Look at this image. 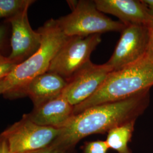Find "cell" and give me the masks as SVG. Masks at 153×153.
Returning <instances> with one entry per match:
<instances>
[{"label":"cell","instance_id":"5b68a950","mask_svg":"<svg viewBox=\"0 0 153 153\" xmlns=\"http://www.w3.org/2000/svg\"><path fill=\"white\" fill-rule=\"evenodd\" d=\"M61 128L39 126L26 114L2 133L11 153H30L48 147L59 136Z\"/></svg>","mask_w":153,"mask_h":153},{"label":"cell","instance_id":"277c9868","mask_svg":"<svg viewBox=\"0 0 153 153\" xmlns=\"http://www.w3.org/2000/svg\"><path fill=\"white\" fill-rule=\"evenodd\" d=\"M72 11L57 19L62 31L68 37L87 36L111 31L121 32L126 25L115 21L99 11L94 1H68Z\"/></svg>","mask_w":153,"mask_h":153},{"label":"cell","instance_id":"9c48e42d","mask_svg":"<svg viewBox=\"0 0 153 153\" xmlns=\"http://www.w3.org/2000/svg\"><path fill=\"white\" fill-rule=\"evenodd\" d=\"M28 8L6 19L11 26V51L8 57L17 64L26 60L36 52L42 42L40 33L33 30L30 24Z\"/></svg>","mask_w":153,"mask_h":153},{"label":"cell","instance_id":"30bf717a","mask_svg":"<svg viewBox=\"0 0 153 153\" xmlns=\"http://www.w3.org/2000/svg\"><path fill=\"white\" fill-rule=\"evenodd\" d=\"M94 2L99 11L115 16L126 26L148 25L153 22V18L142 1L95 0Z\"/></svg>","mask_w":153,"mask_h":153},{"label":"cell","instance_id":"9a60e30c","mask_svg":"<svg viewBox=\"0 0 153 153\" xmlns=\"http://www.w3.org/2000/svg\"><path fill=\"white\" fill-rule=\"evenodd\" d=\"M108 149L105 140H97L86 142L83 148V153H107Z\"/></svg>","mask_w":153,"mask_h":153},{"label":"cell","instance_id":"7c38bea8","mask_svg":"<svg viewBox=\"0 0 153 153\" xmlns=\"http://www.w3.org/2000/svg\"><path fill=\"white\" fill-rule=\"evenodd\" d=\"M67 85L62 77L52 72L47 71L35 76L29 82L24 91L32 100L33 107L61 96Z\"/></svg>","mask_w":153,"mask_h":153},{"label":"cell","instance_id":"7402d4cb","mask_svg":"<svg viewBox=\"0 0 153 153\" xmlns=\"http://www.w3.org/2000/svg\"><path fill=\"white\" fill-rule=\"evenodd\" d=\"M6 35V27L4 25L0 26V46L2 45Z\"/></svg>","mask_w":153,"mask_h":153},{"label":"cell","instance_id":"44dd1931","mask_svg":"<svg viewBox=\"0 0 153 153\" xmlns=\"http://www.w3.org/2000/svg\"><path fill=\"white\" fill-rule=\"evenodd\" d=\"M142 2L146 7L149 14L153 19V0H142Z\"/></svg>","mask_w":153,"mask_h":153},{"label":"cell","instance_id":"6da1fadb","mask_svg":"<svg viewBox=\"0 0 153 153\" xmlns=\"http://www.w3.org/2000/svg\"><path fill=\"white\" fill-rule=\"evenodd\" d=\"M150 90H145L119 101L97 105L73 115L49 146L72 152L76 144L85 137L107 133L117 126L137 120L149 105Z\"/></svg>","mask_w":153,"mask_h":153},{"label":"cell","instance_id":"ffe728a7","mask_svg":"<svg viewBox=\"0 0 153 153\" xmlns=\"http://www.w3.org/2000/svg\"><path fill=\"white\" fill-rule=\"evenodd\" d=\"M9 90V87L5 78L0 81V95L5 94Z\"/></svg>","mask_w":153,"mask_h":153},{"label":"cell","instance_id":"ac0fdd59","mask_svg":"<svg viewBox=\"0 0 153 153\" xmlns=\"http://www.w3.org/2000/svg\"><path fill=\"white\" fill-rule=\"evenodd\" d=\"M0 153H11L7 140L2 133H0Z\"/></svg>","mask_w":153,"mask_h":153},{"label":"cell","instance_id":"8fae6325","mask_svg":"<svg viewBox=\"0 0 153 153\" xmlns=\"http://www.w3.org/2000/svg\"><path fill=\"white\" fill-rule=\"evenodd\" d=\"M74 107L62 95L51 100L33 107L26 114L28 117L39 126L61 128L73 116Z\"/></svg>","mask_w":153,"mask_h":153},{"label":"cell","instance_id":"d6986e66","mask_svg":"<svg viewBox=\"0 0 153 153\" xmlns=\"http://www.w3.org/2000/svg\"><path fill=\"white\" fill-rule=\"evenodd\" d=\"M72 152H63L60 150H58L57 149L53 148L51 146H49L47 148H44L43 149L40 150L38 151H36L34 152L30 153H71Z\"/></svg>","mask_w":153,"mask_h":153},{"label":"cell","instance_id":"52a82bcc","mask_svg":"<svg viewBox=\"0 0 153 153\" xmlns=\"http://www.w3.org/2000/svg\"><path fill=\"white\" fill-rule=\"evenodd\" d=\"M148 38V25H127L121 31L114 53L105 64L115 71L141 60L146 55Z\"/></svg>","mask_w":153,"mask_h":153},{"label":"cell","instance_id":"7a4b0ae2","mask_svg":"<svg viewBox=\"0 0 153 153\" xmlns=\"http://www.w3.org/2000/svg\"><path fill=\"white\" fill-rule=\"evenodd\" d=\"M153 86V59L141 60L120 70L111 71L98 91L74 107L73 115L94 106L128 98Z\"/></svg>","mask_w":153,"mask_h":153},{"label":"cell","instance_id":"e0dca14e","mask_svg":"<svg viewBox=\"0 0 153 153\" xmlns=\"http://www.w3.org/2000/svg\"><path fill=\"white\" fill-rule=\"evenodd\" d=\"M148 27L149 38L146 55L153 59V22L148 25Z\"/></svg>","mask_w":153,"mask_h":153},{"label":"cell","instance_id":"4fadbf2b","mask_svg":"<svg viewBox=\"0 0 153 153\" xmlns=\"http://www.w3.org/2000/svg\"><path fill=\"white\" fill-rule=\"evenodd\" d=\"M136 121L117 126L107 133L105 141L109 149L115 150L117 153H132L129 143L131 141Z\"/></svg>","mask_w":153,"mask_h":153},{"label":"cell","instance_id":"5bb4252c","mask_svg":"<svg viewBox=\"0 0 153 153\" xmlns=\"http://www.w3.org/2000/svg\"><path fill=\"white\" fill-rule=\"evenodd\" d=\"M35 2L33 0H0V18L6 19L29 7Z\"/></svg>","mask_w":153,"mask_h":153},{"label":"cell","instance_id":"8992f818","mask_svg":"<svg viewBox=\"0 0 153 153\" xmlns=\"http://www.w3.org/2000/svg\"><path fill=\"white\" fill-rule=\"evenodd\" d=\"M101 41L100 34L69 37L51 62L48 71L68 80L90 61V56Z\"/></svg>","mask_w":153,"mask_h":153},{"label":"cell","instance_id":"ba28073f","mask_svg":"<svg viewBox=\"0 0 153 153\" xmlns=\"http://www.w3.org/2000/svg\"><path fill=\"white\" fill-rule=\"evenodd\" d=\"M112 71L106 64L96 65L90 61L66 81L62 95L73 107L79 105L98 91Z\"/></svg>","mask_w":153,"mask_h":153},{"label":"cell","instance_id":"2e32d148","mask_svg":"<svg viewBox=\"0 0 153 153\" xmlns=\"http://www.w3.org/2000/svg\"><path fill=\"white\" fill-rule=\"evenodd\" d=\"M17 65L9 57H5L0 53V81L8 76Z\"/></svg>","mask_w":153,"mask_h":153},{"label":"cell","instance_id":"3957f363","mask_svg":"<svg viewBox=\"0 0 153 153\" xmlns=\"http://www.w3.org/2000/svg\"><path fill=\"white\" fill-rule=\"evenodd\" d=\"M38 31L42 36L39 49L26 60L18 64L5 78L9 90L4 95L8 98L25 97L28 83L35 76L48 71L51 62L69 38L54 19L45 22Z\"/></svg>","mask_w":153,"mask_h":153}]
</instances>
